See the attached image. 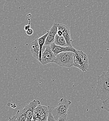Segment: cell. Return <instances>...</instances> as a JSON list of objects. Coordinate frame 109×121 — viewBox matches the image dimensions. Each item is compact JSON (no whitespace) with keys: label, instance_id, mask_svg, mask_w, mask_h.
Segmentation results:
<instances>
[{"label":"cell","instance_id":"obj_1","mask_svg":"<svg viewBox=\"0 0 109 121\" xmlns=\"http://www.w3.org/2000/svg\"><path fill=\"white\" fill-rule=\"evenodd\" d=\"M97 98L103 102L109 97V70L97 77L96 88Z\"/></svg>","mask_w":109,"mask_h":121},{"label":"cell","instance_id":"obj_2","mask_svg":"<svg viewBox=\"0 0 109 121\" xmlns=\"http://www.w3.org/2000/svg\"><path fill=\"white\" fill-rule=\"evenodd\" d=\"M71 102L65 98L61 99L58 105L54 108L49 107L52 114L57 121L59 117L67 114L69 108L71 104Z\"/></svg>","mask_w":109,"mask_h":121},{"label":"cell","instance_id":"obj_3","mask_svg":"<svg viewBox=\"0 0 109 121\" xmlns=\"http://www.w3.org/2000/svg\"><path fill=\"white\" fill-rule=\"evenodd\" d=\"M74 54L72 52L60 53L56 56L54 62L62 67L70 68L74 66Z\"/></svg>","mask_w":109,"mask_h":121},{"label":"cell","instance_id":"obj_4","mask_svg":"<svg viewBox=\"0 0 109 121\" xmlns=\"http://www.w3.org/2000/svg\"><path fill=\"white\" fill-rule=\"evenodd\" d=\"M85 72L89 69V59L87 55L83 51L77 50L74 56V66Z\"/></svg>","mask_w":109,"mask_h":121},{"label":"cell","instance_id":"obj_5","mask_svg":"<svg viewBox=\"0 0 109 121\" xmlns=\"http://www.w3.org/2000/svg\"><path fill=\"white\" fill-rule=\"evenodd\" d=\"M56 56L54 54L50 46H45L44 49H43L42 55L41 63L44 65L49 63L54 62Z\"/></svg>","mask_w":109,"mask_h":121},{"label":"cell","instance_id":"obj_6","mask_svg":"<svg viewBox=\"0 0 109 121\" xmlns=\"http://www.w3.org/2000/svg\"><path fill=\"white\" fill-rule=\"evenodd\" d=\"M40 104L41 103L39 100H34L24 108L25 109L27 115L26 121H31L33 120L34 111L35 108Z\"/></svg>","mask_w":109,"mask_h":121},{"label":"cell","instance_id":"obj_7","mask_svg":"<svg viewBox=\"0 0 109 121\" xmlns=\"http://www.w3.org/2000/svg\"><path fill=\"white\" fill-rule=\"evenodd\" d=\"M58 23H54L53 25V26L48 31V34L47 36L45 43V46H50V45L54 43L55 37L56 35L57 34L58 31Z\"/></svg>","mask_w":109,"mask_h":121},{"label":"cell","instance_id":"obj_8","mask_svg":"<svg viewBox=\"0 0 109 121\" xmlns=\"http://www.w3.org/2000/svg\"><path fill=\"white\" fill-rule=\"evenodd\" d=\"M50 47L51 48V50L56 56L62 52H72L75 53L77 51V50L73 47H62L57 45L54 43H51L50 45Z\"/></svg>","mask_w":109,"mask_h":121},{"label":"cell","instance_id":"obj_9","mask_svg":"<svg viewBox=\"0 0 109 121\" xmlns=\"http://www.w3.org/2000/svg\"><path fill=\"white\" fill-rule=\"evenodd\" d=\"M58 30L62 31V36L65 39L68 46L73 47L71 43L72 40L70 37V30L69 27L64 24L58 23Z\"/></svg>","mask_w":109,"mask_h":121},{"label":"cell","instance_id":"obj_10","mask_svg":"<svg viewBox=\"0 0 109 121\" xmlns=\"http://www.w3.org/2000/svg\"><path fill=\"white\" fill-rule=\"evenodd\" d=\"M31 50L32 56L37 60H39V54H40V46L39 44L38 39L35 40L33 41L31 44Z\"/></svg>","mask_w":109,"mask_h":121},{"label":"cell","instance_id":"obj_11","mask_svg":"<svg viewBox=\"0 0 109 121\" xmlns=\"http://www.w3.org/2000/svg\"><path fill=\"white\" fill-rule=\"evenodd\" d=\"M48 34V31L45 35H43L42 36L40 37V38H39L38 39L39 44L40 46V54H39V61L41 63L42 62V53H43V50L44 47L45 45L46 39V38H47Z\"/></svg>","mask_w":109,"mask_h":121},{"label":"cell","instance_id":"obj_12","mask_svg":"<svg viewBox=\"0 0 109 121\" xmlns=\"http://www.w3.org/2000/svg\"><path fill=\"white\" fill-rule=\"evenodd\" d=\"M14 117L16 121H27V115L25 108H23L21 110H18Z\"/></svg>","mask_w":109,"mask_h":121},{"label":"cell","instance_id":"obj_13","mask_svg":"<svg viewBox=\"0 0 109 121\" xmlns=\"http://www.w3.org/2000/svg\"><path fill=\"white\" fill-rule=\"evenodd\" d=\"M54 43L57 45L60 46L62 47L68 46L63 36H60L57 34L56 35Z\"/></svg>","mask_w":109,"mask_h":121},{"label":"cell","instance_id":"obj_14","mask_svg":"<svg viewBox=\"0 0 109 121\" xmlns=\"http://www.w3.org/2000/svg\"><path fill=\"white\" fill-rule=\"evenodd\" d=\"M103 105L101 106L102 109H105L109 113V97L105 101L102 102Z\"/></svg>","mask_w":109,"mask_h":121},{"label":"cell","instance_id":"obj_15","mask_svg":"<svg viewBox=\"0 0 109 121\" xmlns=\"http://www.w3.org/2000/svg\"><path fill=\"white\" fill-rule=\"evenodd\" d=\"M48 108L49 109V113H48V119H47V121H57L55 119L54 117H53L49 106H48Z\"/></svg>","mask_w":109,"mask_h":121},{"label":"cell","instance_id":"obj_16","mask_svg":"<svg viewBox=\"0 0 109 121\" xmlns=\"http://www.w3.org/2000/svg\"><path fill=\"white\" fill-rule=\"evenodd\" d=\"M67 114L59 117L57 121H67Z\"/></svg>","mask_w":109,"mask_h":121},{"label":"cell","instance_id":"obj_17","mask_svg":"<svg viewBox=\"0 0 109 121\" xmlns=\"http://www.w3.org/2000/svg\"><path fill=\"white\" fill-rule=\"evenodd\" d=\"M29 23L28 25H26L24 27V30L25 31H27V30H28L29 29L31 28V19H29Z\"/></svg>","mask_w":109,"mask_h":121},{"label":"cell","instance_id":"obj_18","mask_svg":"<svg viewBox=\"0 0 109 121\" xmlns=\"http://www.w3.org/2000/svg\"><path fill=\"white\" fill-rule=\"evenodd\" d=\"M33 32H34L33 30L31 28H30L28 30L26 31V34L28 35H31L33 34Z\"/></svg>","mask_w":109,"mask_h":121},{"label":"cell","instance_id":"obj_19","mask_svg":"<svg viewBox=\"0 0 109 121\" xmlns=\"http://www.w3.org/2000/svg\"><path fill=\"white\" fill-rule=\"evenodd\" d=\"M57 34L59 36H62V31H61V30H58L57 33Z\"/></svg>","mask_w":109,"mask_h":121},{"label":"cell","instance_id":"obj_20","mask_svg":"<svg viewBox=\"0 0 109 121\" xmlns=\"http://www.w3.org/2000/svg\"><path fill=\"white\" fill-rule=\"evenodd\" d=\"M8 121H16V119H15V117L13 116V117H9V120Z\"/></svg>","mask_w":109,"mask_h":121},{"label":"cell","instance_id":"obj_21","mask_svg":"<svg viewBox=\"0 0 109 121\" xmlns=\"http://www.w3.org/2000/svg\"><path fill=\"white\" fill-rule=\"evenodd\" d=\"M15 0V1H16V0Z\"/></svg>","mask_w":109,"mask_h":121}]
</instances>
